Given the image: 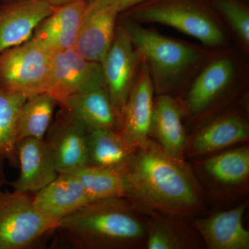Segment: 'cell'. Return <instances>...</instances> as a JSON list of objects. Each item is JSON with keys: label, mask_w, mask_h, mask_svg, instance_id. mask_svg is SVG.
<instances>
[{"label": "cell", "mask_w": 249, "mask_h": 249, "mask_svg": "<svg viewBox=\"0 0 249 249\" xmlns=\"http://www.w3.org/2000/svg\"><path fill=\"white\" fill-rule=\"evenodd\" d=\"M119 21L146 67L156 95L181 97L213 53L143 27L123 15Z\"/></svg>", "instance_id": "3"}, {"label": "cell", "mask_w": 249, "mask_h": 249, "mask_svg": "<svg viewBox=\"0 0 249 249\" xmlns=\"http://www.w3.org/2000/svg\"><path fill=\"white\" fill-rule=\"evenodd\" d=\"M196 178L217 198L229 197L246 193L249 181L248 145L215 154L196 160Z\"/></svg>", "instance_id": "9"}, {"label": "cell", "mask_w": 249, "mask_h": 249, "mask_svg": "<svg viewBox=\"0 0 249 249\" xmlns=\"http://www.w3.org/2000/svg\"><path fill=\"white\" fill-rule=\"evenodd\" d=\"M89 203L83 186L72 173L59 174L53 181L34 195L36 209L58 222Z\"/></svg>", "instance_id": "20"}, {"label": "cell", "mask_w": 249, "mask_h": 249, "mask_svg": "<svg viewBox=\"0 0 249 249\" xmlns=\"http://www.w3.org/2000/svg\"><path fill=\"white\" fill-rule=\"evenodd\" d=\"M145 0H119V10L120 12L123 13L127 11V9L133 7L136 5L140 4Z\"/></svg>", "instance_id": "28"}, {"label": "cell", "mask_w": 249, "mask_h": 249, "mask_svg": "<svg viewBox=\"0 0 249 249\" xmlns=\"http://www.w3.org/2000/svg\"><path fill=\"white\" fill-rule=\"evenodd\" d=\"M6 159L3 154L0 152V188L7 183L4 172V163Z\"/></svg>", "instance_id": "29"}, {"label": "cell", "mask_w": 249, "mask_h": 249, "mask_svg": "<svg viewBox=\"0 0 249 249\" xmlns=\"http://www.w3.org/2000/svg\"><path fill=\"white\" fill-rule=\"evenodd\" d=\"M16 150L20 173L9 183L14 191L35 194L58 176L53 156L44 139H21L16 143Z\"/></svg>", "instance_id": "17"}, {"label": "cell", "mask_w": 249, "mask_h": 249, "mask_svg": "<svg viewBox=\"0 0 249 249\" xmlns=\"http://www.w3.org/2000/svg\"><path fill=\"white\" fill-rule=\"evenodd\" d=\"M147 249H196L204 245L193 224L186 219L159 213L147 214Z\"/></svg>", "instance_id": "22"}, {"label": "cell", "mask_w": 249, "mask_h": 249, "mask_svg": "<svg viewBox=\"0 0 249 249\" xmlns=\"http://www.w3.org/2000/svg\"><path fill=\"white\" fill-rule=\"evenodd\" d=\"M34 195L0 188V249L34 248L55 232L58 222L36 209Z\"/></svg>", "instance_id": "6"}, {"label": "cell", "mask_w": 249, "mask_h": 249, "mask_svg": "<svg viewBox=\"0 0 249 249\" xmlns=\"http://www.w3.org/2000/svg\"><path fill=\"white\" fill-rule=\"evenodd\" d=\"M28 99L22 93L0 88V152L10 165H19L16 150V127L19 111Z\"/></svg>", "instance_id": "26"}, {"label": "cell", "mask_w": 249, "mask_h": 249, "mask_svg": "<svg viewBox=\"0 0 249 249\" xmlns=\"http://www.w3.org/2000/svg\"><path fill=\"white\" fill-rule=\"evenodd\" d=\"M87 6L86 0H75L58 6L37 26L31 38L51 56L74 48Z\"/></svg>", "instance_id": "15"}, {"label": "cell", "mask_w": 249, "mask_h": 249, "mask_svg": "<svg viewBox=\"0 0 249 249\" xmlns=\"http://www.w3.org/2000/svg\"><path fill=\"white\" fill-rule=\"evenodd\" d=\"M42 1H45L46 2L49 3V4L55 6V7H58V6L71 2V1H75V0H42Z\"/></svg>", "instance_id": "30"}, {"label": "cell", "mask_w": 249, "mask_h": 249, "mask_svg": "<svg viewBox=\"0 0 249 249\" xmlns=\"http://www.w3.org/2000/svg\"><path fill=\"white\" fill-rule=\"evenodd\" d=\"M52 56L32 38L0 53V88L28 98L48 89Z\"/></svg>", "instance_id": "7"}, {"label": "cell", "mask_w": 249, "mask_h": 249, "mask_svg": "<svg viewBox=\"0 0 249 249\" xmlns=\"http://www.w3.org/2000/svg\"><path fill=\"white\" fill-rule=\"evenodd\" d=\"M101 88L106 85L99 62L85 58L75 48L52 55L47 92L58 105L74 95Z\"/></svg>", "instance_id": "11"}, {"label": "cell", "mask_w": 249, "mask_h": 249, "mask_svg": "<svg viewBox=\"0 0 249 249\" xmlns=\"http://www.w3.org/2000/svg\"><path fill=\"white\" fill-rule=\"evenodd\" d=\"M42 0H7L0 4V53L31 38L37 26L55 9Z\"/></svg>", "instance_id": "16"}, {"label": "cell", "mask_w": 249, "mask_h": 249, "mask_svg": "<svg viewBox=\"0 0 249 249\" xmlns=\"http://www.w3.org/2000/svg\"><path fill=\"white\" fill-rule=\"evenodd\" d=\"M126 199L144 214L195 219L205 211L202 186L186 162L173 160L152 139L124 170Z\"/></svg>", "instance_id": "1"}, {"label": "cell", "mask_w": 249, "mask_h": 249, "mask_svg": "<svg viewBox=\"0 0 249 249\" xmlns=\"http://www.w3.org/2000/svg\"><path fill=\"white\" fill-rule=\"evenodd\" d=\"M87 2H93V1H103V0H86Z\"/></svg>", "instance_id": "31"}, {"label": "cell", "mask_w": 249, "mask_h": 249, "mask_svg": "<svg viewBox=\"0 0 249 249\" xmlns=\"http://www.w3.org/2000/svg\"><path fill=\"white\" fill-rule=\"evenodd\" d=\"M187 137L186 157H198L248 142L249 124L247 109L237 104L224 109L196 126Z\"/></svg>", "instance_id": "8"}, {"label": "cell", "mask_w": 249, "mask_h": 249, "mask_svg": "<svg viewBox=\"0 0 249 249\" xmlns=\"http://www.w3.org/2000/svg\"><path fill=\"white\" fill-rule=\"evenodd\" d=\"M58 105L56 99L47 92L28 98L18 116L16 127L17 142L29 137L44 139Z\"/></svg>", "instance_id": "24"}, {"label": "cell", "mask_w": 249, "mask_h": 249, "mask_svg": "<svg viewBox=\"0 0 249 249\" xmlns=\"http://www.w3.org/2000/svg\"><path fill=\"white\" fill-rule=\"evenodd\" d=\"M154 93L148 71L142 62L137 80L123 111L119 132L134 150L144 146L150 141Z\"/></svg>", "instance_id": "14"}, {"label": "cell", "mask_w": 249, "mask_h": 249, "mask_svg": "<svg viewBox=\"0 0 249 249\" xmlns=\"http://www.w3.org/2000/svg\"><path fill=\"white\" fill-rule=\"evenodd\" d=\"M105 85L120 121L138 76L142 61L128 34L118 19L114 39L101 63Z\"/></svg>", "instance_id": "10"}, {"label": "cell", "mask_w": 249, "mask_h": 249, "mask_svg": "<svg viewBox=\"0 0 249 249\" xmlns=\"http://www.w3.org/2000/svg\"><path fill=\"white\" fill-rule=\"evenodd\" d=\"M224 24L233 33L241 47L249 52V10L240 0H209Z\"/></svg>", "instance_id": "27"}, {"label": "cell", "mask_w": 249, "mask_h": 249, "mask_svg": "<svg viewBox=\"0 0 249 249\" xmlns=\"http://www.w3.org/2000/svg\"><path fill=\"white\" fill-rule=\"evenodd\" d=\"M72 174L83 186L90 203L126 197L127 188L124 170L103 169L85 165Z\"/></svg>", "instance_id": "25"}, {"label": "cell", "mask_w": 249, "mask_h": 249, "mask_svg": "<svg viewBox=\"0 0 249 249\" xmlns=\"http://www.w3.org/2000/svg\"><path fill=\"white\" fill-rule=\"evenodd\" d=\"M119 14V0L88 3L74 47L77 52L102 63L114 39Z\"/></svg>", "instance_id": "13"}, {"label": "cell", "mask_w": 249, "mask_h": 249, "mask_svg": "<svg viewBox=\"0 0 249 249\" xmlns=\"http://www.w3.org/2000/svg\"><path fill=\"white\" fill-rule=\"evenodd\" d=\"M179 100L170 95H156L154 98L150 138L160 145L170 158L186 162V129Z\"/></svg>", "instance_id": "18"}, {"label": "cell", "mask_w": 249, "mask_h": 249, "mask_svg": "<svg viewBox=\"0 0 249 249\" xmlns=\"http://www.w3.org/2000/svg\"><path fill=\"white\" fill-rule=\"evenodd\" d=\"M230 51L213 52L180 98L183 119L195 127L231 107L242 89V67Z\"/></svg>", "instance_id": "4"}, {"label": "cell", "mask_w": 249, "mask_h": 249, "mask_svg": "<svg viewBox=\"0 0 249 249\" xmlns=\"http://www.w3.org/2000/svg\"><path fill=\"white\" fill-rule=\"evenodd\" d=\"M88 130L60 108L44 138L59 174L72 173L87 164Z\"/></svg>", "instance_id": "12"}, {"label": "cell", "mask_w": 249, "mask_h": 249, "mask_svg": "<svg viewBox=\"0 0 249 249\" xmlns=\"http://www.w3.org/2000/svg\"><path fill=\"white\" fill-rule=\"evenodd\" d=\"M247 201L233 209L193 219V226L209 249H249V231L244 226Z\"/></svg>", "instance_id": "19"}, {"label": "cell", "mask_w": 249, "mask_h": 249, "mask_svg": "<svg viewBox=\"0 0 249 249\" xmlns=\"http://www.w3.org/2000/svg\"><path fill=\"white\" fill-rule=\"evenodd\" d=\"M1 1H7V0H1Z\"/></svg>", "instance_id": "32"}, {"label": "cell", "mask_w": 249, "mask_h": 249, "mask_svg": "<svg viewBox=\"0 0 249 249\" xmlns=\"http://www.w3.org/2000/svg\"><path fill=\"white\" fill-rule=\"evenodd\" d=\"M121 14L139 24L173 27L209 49L229 43L226 25L209 0H145Z\"/></svg>", "instance_id": "5"}, {"label": "cell", "mask_w": 249, "mask_h": 249, "mask_svg": "<svg viewBox=\"0 0 249 249\" xmlns=\"http://www.w3.org/2000/svg\"><path fill=\"white\" fill-rule=\"evenodd\" d=\"M126 198L93 201L60 219L55 232L75 249L145 247L147 217Z\"/></svg>", "instance_id": "2"}, {"label": "cell", "mask_w": 249, "mask_h": 249, "mask_svg": "<svg viewBox=\"0 0 249 249\" xmlns=\"http://www.w3.org/2000/svg\"><path fill=\"white\" fill-rule=\"evenodd\" d=\"M88 131L111 129L119 132L121 121L106 88L72 96L58 105Z\"/></svg>", "instance_id": "21"}, {"label": "cell", "mask_w": 249, "mask_h": 249, "mask_svg": "<svg viewBox=\"0 0 249 249\" xmlns=\"http://www.w3.org/2000/svg\"><path fill=\"white\" fill-rule=\"evenodd\" d=\"M136 150L119 132L111 129L88 131L87 164L103 169L124 170Z\"/></svg>", "instance_id": "23"}]
</instances>
